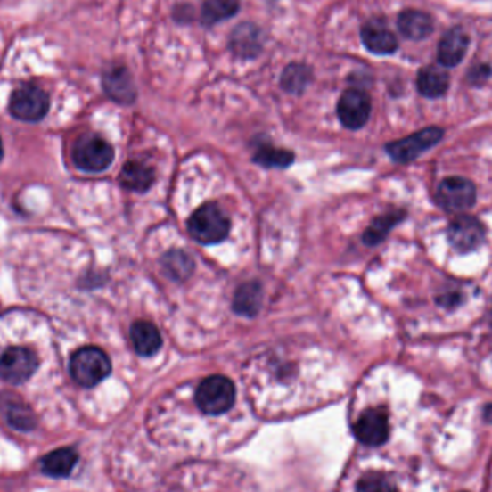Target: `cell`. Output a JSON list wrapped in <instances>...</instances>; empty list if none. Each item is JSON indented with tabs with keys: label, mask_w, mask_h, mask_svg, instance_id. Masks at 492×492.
<instances>
[{
	"label": "cell",
	"mask_w": 492,
	"mask_h": 492,
	"mask_svg": "<svg viewBox=\"0 0 492 492\" xmlns=\"http://www.w3.org/2000/svg\"><path fill=\"white\" fill-rule=\"evenodd\" d=\"M4 159V146H2V140H0V161Z\"/></svg>",
	"instance_id": "f546056e"
},
{
	"label": "cell",
	"mask_w": 492,
	"mask_h": 492,
	"mask_svg": "<svg viewBox=\"0 0 492 492\" xmlns=\"http://www.w3.org/2000/svg\"><path fill=\"white\" fill-rule=\"evenodd\" d=\"M238 9V0H206L201 8V22L206 27H212L220 20L232 18Z\"/></svg>",
	"instance_id": "cb8c5ba5"
},
{
	"label": "cell",
	"mask_w": 492,
	"mask_h": 492,
	"mask_svg": "<svg viewBox=\"0 0 492 492\" xmlns=\"http://www.w3.org/2000/svg\"><path fill=\"white\" fill-rule=\"evenodd\" d=\"M362 41L370 53L390 55L398 49V41L392 30L381 20H370L362 28Z\"/></svg>",
	"instance_id": "7c38bea8"
},
{
	"label": "cell",
	"mask_w": 492,
	"mask_h": 492,
	"mask_svg": "<svg viewBox=\"0 0 492 492\" xmlns=\"http://www.w3.org/2000/svg\"><path fill=\"white\" fill-rule=\"evenodd\" d=\"M49 109V97L39 86L27 84L13 91L9 102V111L15 119L35 123L46 116Z\"/></svg>",
	"instance_id": "5b68a950"
},
{
	"label": "cell",
	"mask_w": 492,
	"mask_h": 492,
	"mask_svg": "<svg viewBox=\"0 0 492 492\" xmlns=\"http://www.w3.org/2000/svg\"><path fill=\"white\" fill-rule=\"evenodd\" d=\"M403 217H405L403 210L386 213L383 217H376L363 236L365 245L374 246L381 243L388 236L389 232L392 231L399 222H402Z\"/></svg>",
	"instance_id": "603a6c76"
},
{
	"label": "cell",
	"mask_w": 492,
	"mask_h": 492,
	"mask_svg": "<svg viewBox=\"0 0 492 492\" xmlns=\"http://www.w3.org/2000/svg\"><path fill=\"white\" fill-rule=\"evenodd\" d=\"M485 229L477 217L459 215L447 228V241L461 254L477 250L484 242Z\"/></svg>",
	"instance_id": "9c48e42d"
},
{
	"label": "cell",
	"mask_w": 492,
	"mask_h": 492,
	"mask_svg": "<svg viewBox=\"0 0 492 492\" xmlns=\"http://www.w3.org/2000/svg\"><path fill=\"white\" fill-rule=\"evenodd\" d=\"M232 49L234 53L242 56H254L257 55L258 51L261 48V42H259V32L257 28L252 25H241L234 30L231 41Z\"/></svg>",
	"instance_id": "7402d4cb"
},
{
	"label": "cell",
	"mask_w": 492,
	"mask_h": 492,
	"mask_svg": "<svg viewBox=\"0 0 492 492\" xmlns=\"http://www.w3.org/2000/svg\"><path fill=\"white\" fill-rule=\"evenodd\" d=\"M262 295L261 283L257 281L242 283L234 297V311L239 316L255 317L261 310Z\"/></svg>",
	"instance_id": "ac0fdd59"
},
{
	"label": "cell",
	"mask_w": 492,
	"mask_h": 492,
	"mask_svg": "<svg viewBox=\"0 0 492 492\" xmlns=\"http://www.w3.org/2000/svg\"><path fill=\"white\" fill-rule=\"evenodd\" d=\"M477 189L465 177H447L442 180L437 191L438 205L447 212H465L475 205Z\"/></svg>",
	"instance_id": "8992f818"
},
{
	"label": "cell",
	"mask_w": 492,
	"mask_h": 492,
	"mask_svg": "<svg viewBox=\"0 0 492 492\" xmlns=\"http://www.w3.org/2000/svg\"><path fill=\"white\" fill-rule=\"evenodd\" d=\"M310 68L302 64H291L285 68L281 77V86L288 93L299 94L306 90L307 84L310 82Z\"/></svg>",
	"instance_id": "d4e9b609"
},
{
	"label": "cell",
	"mask_w": 492,
	"mask_h": 492,
	"mask_svg": "<svg viewBox=\"0 0 492 492\" xmlns=\"http://www.w3.org/2000/svg\"><path fill=\"white\" fill-rule=\"evenodd\" d=\"M484 418L485 421L488 422V423H492V403L491 405H487V406H485Z\"/></svg>",
	"instance_id": "f1b7e54d"
},
{
	"label": "cell",
	"mask_w": 492,
	"mask_h": 492,
	"mask_svg": "<svg viewBox=\"0 0 492 492\" xmlns=\"http://www.w3.org/2000/svg\"><path fill=\"white\" fill-rule=\"evenodd\" d=\"M153 182V170L140 161H127L119 173V184L128 191H149Z\"/></svg>",
	"instance_id": "e0dca14e"
},
{
	"label": "cell",
	"mask_w": 492,
	"mask_h": 492,
	"mask_svg": "<svg viewBox=\"0 0 492 492\" xmlns=\"http://www.w3.org/2000/svg\"><path fill=\"white\" fill-rule=\"evenodd\" d=\"M398 27L403 37L412 41H422L433 32V20L421 11H405L398 19Z\"/></svg>",
	"instance_id": "2e32d148"
},
{
	"label": "cell",
	"mask_w": 492,
	"mask_h": 492,
	"mask_svg": "<svg viewBox=\"0 0 492 492\" xmlns=\"http://www.w3.org/2000/svg\"><path fill=\"white\" fill-rule=\"evenodd\" d=\"M37 356L25 347H12L0 356V377L11 384H22L37 372Z\"/></svg>",
	"instance_id": "ba28073f"
},
{
	"label": "cell",
	"mask_w": 492,
	"mask_h": 492,
	"mask_svg": "<svg viewBox=\"0 0 492 492\" xmlns=\"http://www.w3.org/2000/svg\"><path fill=\"white\" fill-rule=\"evenodd\" d=\"M372 101L362 90H347L337 104V116L344 127L358 130L369 121Z\"/></svg>",
	"instance_id": "30bf717a"
},
{
	"label": "cell",
	"mask_w": 492,
	"mask_h": 492,
	"mask_svg": "<svg viewBox=\"0 0 492 492\" xmlns=\"http://www.w3.org/2000/svg\"><path fill=\"white\" fill-rule=\"evenodd\" d=\"M254 161L261 164L264 168H285L294 161V153L288 150L264 146L255 152Z\"/></svg>",
	"instance_id": "484cf974"
},
{
	"label": "cell",
	"mask_w": 492,
	"mask_h": 492,
	"mask_svg": "<svg viewBox=\"0 0 492 492\" xmlns=\"http://www.w3.org/2000/svg\"><path fill=\"white\" fill-rule=\"evenodd\" d=\"M356 492H398L395 482L388 475L372 472L357 482Z\"/></svg>",
	"instance_id": "83f0119b"
},
{
	"label": "cell",
	"mask_w": 492,
	"mask_h": 492,
	"mask_svg": "<svg viewBox=\"0 0 492 492\" xmlns=\"http://www.w3.org/2000/svg\"><path fill=\"white\" fill-rule=\"evenodd\" d=\"M470 39L461 29H451L440 39L438 60L444 67L452 68L463 60Z\"/></svg>",
	"instance_id": "5bb4252c"
},
{
	"label": "cell",
	"mask_w": 492,
	"mask_h": 492,
	"mask_svg": "<svg viewBox=\"0 0 492 492\" xmlns=\"http://www.w3.org/2000/svg\"><path fill=\"white\" fill-rule=\"evenodd\" d=\"M6 418L13 428L20 430H29L34 428V414L30 412L29 407L20 400L16 402H8L6 406Z\"/></svg>",
	"instance_id": "4316f807"
},
{
	"label": "cell",
	"mask_w": 492,
	"mask_h": 492,
	"mask_svg": "<svg viewBox=\"0 0 492 492\" xmlns=\"http://www.w3.org/2000/svg\"><path fill=\"white\" fill-rule=\"evenodd\" d=\"M355 435L363 445L381 447L389 438V418L381 409H369L355 423Z\"/></svg>",
	"instance_id": "8fae6325"
},
{
	"label": "cell",
	"mask_w": 492,
	"mask_h": 492,
	"mask_svg": "<svg viewBox=\"0 0 492 492\" xmlns=\"http://www.w3.org/2000/svg\"><path fill=\"white\" fill-rule=\"evenodd\" d=\"M70 372L82 388H94L110 376L111 362L98 347H82L72 356Z\"/></svg>",
	"instance_id": "7a4b0ae2"
},
{
	"label": "cell",
	"mask_w": 492,
	"mask_h": 492,
	"mask_svg": "<svg viewBox=\"0 0 492 492\" xmlns=\"http://www.w3.org/2000/svg\"><path fill=\"white\" fill-rule=\"evenodd\" d=\"M77 168L84 172L98 173L110 168L114 160L111 144L97 135H86L75 143L72 150Z\"/></svg>",
	"instance_id": "277c9868"
},
{
	"label": "cell",
	"mask_w": 492,
	"mask_h": 492,
	"mask_svg": "<svg viewBox=\"0 0 492 492\" xmlns=\"http://www.w3.org/2000/svg\"><path fill=\"white\" fill-rule=\"evenodd\" d=\"M161 268L170 280L183 283L193 274L194 262L183 250H170L161 258Z\"/></svg>",
	"instance_id": "44dd1931"
},
{
	"label": "cell",
	"mask_w": 492,
	"mask_h": 492,
	"mask_svg": "<svg viewBox=\"0 0 492 492\" xmlns=\"http://www.w3.org/2000/svg\"><path fill=\"white\" fill-rule=\"evenodd\" d=\"M105 93L119 104H131L135 100V86L124 67L110 68L102 78Z\"/></svg>",
	"instance_id": "4fadbf2b"
},
{
	"label": "cell",
	"mask_w": 492,
	"mask_h": 492,
	"mask_svg": "<svg viewBox=\"0 0 492 492\" xmlns=\"http://www.w3.org/2000/svg\"><path fill=\"white\" fill-rule=\"evenodd\" d=\"M131 343L135 346L138 355L149 357L160 350L161 336L156 325L149 321H137L131 327Z\"/></svg>",
	"instance_id": "9a60e30c"
},
{
	"label": "cell",
	"mask_w": 492,
	"mask_h": 492,
	"mask_svg": "<svg viewBox=\"0 0 492 492\" xmlns=\"http://www.w3.org/2000/svg\"><path fill=\"white\" fill-rule=\"evenodd\" d=\"M235 386L225 376H210L199 384L196 403L206 414H219L228 412L235 403Z\"/></svg>",
	"instance_id": "3957f363"
},
{
	"label": "cell",
	"mask_w": 492,
	"mask_h": 492,
	"mask_svg": "<svg viewBox=\"0 0 492 492\" xmlns=\"http://www.w3.org/2000/svg\"><path fill=\"white\" fill-rule=\"evenodd\" d=\"M442 137H444L442 128H423L409 137L390 143L386 150H388L389 156L398 163H410V161L416 160L422 153H425L426 150L437 146Z\"/></svg>",
	"instance_id": "52a82bcc"
},
{
	"label": "cell",
	"mask_w": 492,
	"mask_h": 492,
	"mask_svg": "<svg viewBox=\"0 0 492 492\" xmlns=\"http://www.w3.org/2000/svg\"><path fill=\"white\" fill-rule=\"evenodd\" d=\"M78 463V454L72 447H61L42 459V471L49 477L64 478L71 474Z\"/></svg>",
	"instance_id": "d6986e66"
},
{
	"label": "cell",
	"mask_w": 492,
	"mask_h": 492,
	"mask_svg": "<svg viewBox=\"0 0 492 492\" xmlns=\"http://www.w3.org/2000/svg\"><path fill=\"white\" fill-rule=\"evenodd\" d=\"M187 229L194 241L203 245L219 243L228 236L231 220L217 203H205L192 215Z\"/></svg>",
	"instance_id": "6da1fadb"
},
{
	"label": "cell",
	"mask_w": 492,
	"mask_h": 492,
	"mask_svg": "<svg viewBox=\"0 0 492 492\" xmlns=\"http://www.w3.org/2000/svg\"><path fill=\"white\" fill-rule=\"evenodd\" d=\"M449 88V75L438 67H426L418 75L419 93L426 98H439Z\"/></svg>",
	"instance_id": "ffe728a7"
}]
</instances>
